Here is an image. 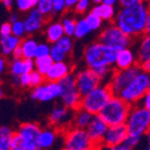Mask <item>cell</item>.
<instances>
[{"instance_id":"cell-1","label":"cell","mask_w":150,"mask_h":150,"mask_svg":"<svg viewBox=\"0 0 150 150\" xmlns=\"http://www.w3.org/2000/svg\"><path fill=\"white\" fill-rule=\"evenodd\" d=\"M149 14V3L144 0L129 6H121L113 22L132 39L139 38L147 32Z\"/></svg>"},{"instance_id":"cell-2","label":"cell","mask_w":150,"mask_h":150,"mask_svg":"<svg viewBox=\"0 0 150 150\" xmlns=\"http://www.w3.org/2000/svg\"><path fill=\"white\" fill-rule=\"evenodd\" d=\"M118 50L97 40L87 44L83 50V62L90 69L115 67Z\"/></svg>"},{"instance_id":"cell-3","label":"cell","mask_w":150,"mask_h":150,"mask_svg":"<svg viewBox=\"0 0 150 150\" xmlns=\"http://www.w3.org/2000/svg\"><path fill=\"white\" fill-rule=\"evenodd\" d=\"M131 106L119 96H112L99 115L107 123L108 126L125 124L130 113Z\"/></svg>"},{"instance_id":"cell-4","label":"cell","mask_w":150,"mask_h":150,"mask_svg":"<svg viewBox=\"0 0 150 150\" xmlns=\"http://www.w3.org/2000/svg\"><path fill=\"white\" fill-rule=\"evenodd\" d=\"M125 124L127 126L128 134L143 138L147 134L150 128V110L137 103L131 106Z\"/></svg>"},{"instance_id":"cell-5","label":"cell","mask_w":150,"mask_h":150,"mask_svg":"<svg viewBox=\"0 0 150 150\" xmlns=\"http://www.w3.org/2000/svg\"><path fill=\"white\" fill-rule=\"evenodd\" d=\"M113 96L112 91L110 89L107 83L100 84L99 86L93 89L87 95L82 97L81 107L91 112L93 115H99L103 107L107 104L108 101Z\"/></svg>"},{"instance_id":"cell-6","label":"cell","mask_w":150,"mask_h":150,"mask_svg":"<svg viewBox=\"0 0 150 150\" xmlns=\"http://www.w3.org/2000/svg\"><path fill=\"white\" fill-rule=\"evenodd\" d=\"M150 75L142 69L141 73L137 75V77L122 90L119 95L124 101L129 103L130 105H134L144 97L146 93L149 90Z\"/></svg>"},{"instance_id":"cell-7","label":"cell","mask_w":150,"mask_h":150,"mask_svg":"<svg viewBox=\"0 0 150 150\" xmlns=\"http://www.w3.org/2000/svg\"><path fill=\"white\" fill-rule=\"evenodd\" d=\"M63 149L65 150H90L95 149L87 130L84 128L69 126L63 132Z\"/></svg>"},{"instance_id":"cell-8","label":"cell","mask_w":150,"mask_h":150,"mask_svg":"<svg viewBox=\"0 0 150 150\" xmlns=\"http://www.w3.org/2000/svg\"><path fill=\"white\" fill-rule=\"evenodd\" d=\"M98 40L107 44L117 50L124 47H129L132 43V38L126 35L115 22H109L101 30Z\"/></svg>"},{"instance_id":"cell-9","label":"cell","mask_w":150,"mask_h":150,"mask_svg":"<svg viewBox=\"0 0 150 150\" xmlns=\"http://www.w3.org/2000/svg\"><path fill=\"white\" fill-rule=\"evenodd\" d=\"M61 85V101L62 104L68 107L71 110H77L81 107V102H82L83 96L80 93L78 89L77 82H76V76L74 73H70L62 80L59 81Z\"/></svg>"},{"instance_id":"cell-10","label":"cell","mask_w":150,"mask_h":150,"mask_svg":"<svg viewBox=\"0 0 150 150\" xmlns=\"http://www.w3.org/2000/svg\"><path fill=\"white\" fill-rule=\"evenodd\" d=\"M142 71L141 65L135 64L131 67L125 68V69H115L112 76L107 82L110 89L112 91L113 96H119L126 86H128L131 81L137 77L139 73Z\"/></svg>"},{"instance_id":"cell-11","label":"cell","mask_w":150,"mask_h":150,"mask_svg":"<svg viewBox=\"0 0 150 150\" xmlns=\"http://www.w3.org/2000/svg\"><path fill=\"white\" fill-rule=\"evenodd\" d=\"M61 93H62V89H61L60 83L45 80V82H43L42 84L33 88L30 98L38 102L46 103L60 98Z\"/></svg>"},{"instance_id":"cell-12","label":"cell","mask_w":150,"mask_h":150,"mask_svg":"<svg viewBox=\"0 0 150 150\" xmlns=\"http://www.w3.org/2000/svg\"><path fill=\"white\" fill-rule=\"evenodd\" d=\"M76 82H77L78 89L82 96L87 95L93 89H95L97 86L102 84L103 81L98 74L93 69L86 67L84 69L78 70L75 73Z\"/></svg>"},{"instance_id":"cell-13","label":"cell","mask_w":150,"mask_h":150,"mask_svg":"<svg viewBox=\"0 0 150 150\" xmlns=\"http://www.w3.org/2000/svg\"><path fill=\"white\" fill-rule=\"evenodd\" d=\"M41 127L39 124L34 122L22 123L19 125L15 132L17 133L24 143V150H37L38 137L40 134Z\"/></svg>"},{"instance_id":"cell-14","label":"cell","mask_w":150,"mask_h":150,"mask_svg":"<svg viewBox=\"0 0 150 150\" xmlns=\"http://www.w3.org/2000/svg\"><path fill=\"white\" fill-rule=\"evenodd\" d=\"M74 112V110L69 109L65 105H57L52 109L48 115V123L59 130L66 129L71 126Z\"/></svg>"},{"instance_id":"cell-15","label":"cell","mask_w":150,"mask_h":150,"mask_svg":"<svg viewBox=\"0 0 150 150\" xmlns=\"http://www.w3.org/2000/svg\"><path fill=\"white\" fill-rule=\"evenodd\" d=\"M108 127L109 126L107 125V123L103 120L100 115H93V121L90 122L86 130H87L90 140L93 141L95 149L103 148V142H104V138H105Z\"/></svg>"},{"instance_id":"cell-16","label":"cell","mask_w":150,"mask_h":150,"mask_svg":"<svg viewBox=\"0 0 150 150\" xmlns=\"http://www.w3.org/2000/svg\"><path fill=\"white\" fill-rule=\"evenodd\" d=\"M46 19L43 14H41L40 11L37 8H33L30 12H28L26 16L23 18V24H24L26 35L32 36L36 33L40 32L42 28L46 24Z\"/></svg>"},{"instance_id":"cell-17","label":"cell","mask_w":150,"mask_h":150,"mask_svg":"<svg viewBox=\"0 0 150 150\" xmlns=\"http://www.w3.org/2000/svg\"><path fill=\"white\" fill-rule=\"evenodd\" d=\"M128 135V130L126 124L109 126L104 138L103 147L108 149H113L115 146L122 144Z\"/></svg>"},{"instance_id":"cell-18","label":"cell","mask_w":150,"mask_h":150,"mask_svg":"<svg viewBox=\"0 0 150 150\" xmlns=\"http://www.w3.org/2000/svg\"><path fill=\"white\" fill-rule=\"evenodd\" d=\"M34 69H35V59L12 58L8 62V71L11 76H14V77H20L23 74L30 73Z\"/></svg>"},{"instance_id":"cell-19","label":"cell","mask_w":150,"mask_h":150,"mask_svg":"<svg viewBox=\"0 0 150 150\" xmlns=\"http://www.w3.org/2000/svg\"><path fill=\"white\" fill-rule=\"evenodd\" d=\"M70 73H73V66L68 61H61V62H54L50 66L46 75L45 79L47 81H55L59 82L65 78Z\"/></svg>"},{"instance_id":"cell-20","label":"cell","mask_w":150,"mask_h":150,"mask_svg":"<svg viewBox=\"0 0 150 150\" xmlns=\"http://www.w3.org/2000/svg\"><path fill=\"white\" fill-rule=\"evenodd\" d=\"M138 64V57L137 52L129 47H124L118 50L117 60H115V69H125Z\"/></svg>"},{"instance_id":"cell-21","label":"cell","mask_w":150,"mask_h":150,"mask_svg":"<svg viewBox=\"0 0 150 150\" xmlns=\"http://www.w3.org/2000/svg\"><path fill=\"white\" fill-rule=\"evenodd\" d=\"M58 128L50 125V127H46L44 129H41L40 134L38 137V148L39 149H50L57 142V139L59 138V131Z\"/></svg>"},{"instance_id":"cell-22","label":"cell","mask_w":150,"mask_h":150,"mask_svg":"<svg viewBox=\"0 0 150 150\" xmlns=\"http://www.w3.org/2000/svg\"><path fill=\"white\" fill-rule=\"evenodd\" d=\"M45 39L50 44L57 42L59 39L65 35L64 28H63L62 22L58 20H53L45 24Z\"/></svg>"},{"instance_id":"cell-23","label":"cell","mask_w":150,"mask_h":150,"mask_svg":"<svg viewBox=\"0 0 150 150\" xmlns=\"http://www.w3.org/2000/svg\"><path fill=\"white\" fill-rule=\"evenodd\" d=\"M137 57L139 64L150 60V32H146L144 35L141 36L137 47Z\"/></svg>"},{"instance_id":"cell-24","label":"cell","mask_w":150,"mask_h":150,"mask_svg":"<svg viewBox=\"0 0 150 150\" xmlns=\"http://www.w3.org/2000/svg\"><path fill=\"white\" fill-rule=\"evenodd\" d=\"M22 39L15 35H10L0 38V50L3 57H10L17 46L21 44Z\"/></svg>"},{"instance_id":"cell-25","label":"cell","mask_w":150,"mask_h":150,"mask_svg":"<svg viewBox=\"0 0 150 150\" xmlns=\"http://www.w3.org/2000/svg\"><path fill=\"white\" fill-rule=\"evenodd\" d=\"M93 13H96L97 15H99L102 18L104 22H113L115 20V17L117 15V12H115V5L107 4L105 2H100V3H96V5L91 8Z\"/></svg>"},{"instance_id":"cell-26","label":"cell","mask_w":150,"mask_h":150,"mask_svg":"<svg viewBox=\"0 0 150 150\" xmlns=\"http://www.w3.org/2000/svg\"><path fill=\"white\" fill-rule=\"evenodd\" d=\"M93 115H93V113L87 111V110L84 109V108L80 107L79 109L75 110V112H74L71 126L86 129V128L88 127V125L90 124V122L93 121Z\"/></svg>"},{"instance_id":"cell-27","label":"cell","mask_w":150,"mask_h":150,"mask_svg":"<svg viewBox=\"0 0 150 150\" xmlns=\"http://www.w3.org/2000/svg\"><path fill=\"white\" fill-rule=\"evenodd\" d=\"M38 44H39V42H37L33 37L22 38L20 46L22 48L23 57L28 58V59H35Z\"/></svg>"},{"instance_id":"cell-28","label":"cell","mask_w":150,"mask_h":150,"mask_svg":"<svg viewBox=\"0 0 150 150\" xmlns=\"http://www.w3.org/2000/svg\"><path fill=\"white\" fill-rule=\"evenodd\" d=\"M15 132L8 126H2L0 128V149L10 150L11 142Z\"/></svg>"},{"instance_id":"cell-29","label":"cell","mask_w":150,"mask_h":150,"mask_svg":"<svg viewBox=\"0 0 150 150\" xmlns=\"http://www.w3.org/2000/svg\"><path fill=\"white\" fill-rule=\"evenodd\" d=\"M91 32V28L88 25L85 17H81L77 19V25H76L75 36L74 37L77 39H83Z\"/></svg>"},{"instance_id":"cell-30","label":"cell","mask_w":150,"mask_h":150,"mask_svg":"<svg viewBox=\"0 0 150 150\" xmlns=\"http://www.w3.org/2000/svg\"><path fill=\"white\" fill-rule=\"evenodd\" d=\"M54 60L52 59L50 56H46V57H40V58H35V69H37L39 73L42 75H46L48 70H50V66L53 65Z\"/></svg>"},{"instance_id":"cell-31","label":"cell","mask_w":150,"mask_h":150,"mask_svg":"<svg viewBox=\"0 0 150 150\" xmlns=\"http://www.w3.org/2000/svg\"><path fill=\"white\" fill-rule=\"evenodd\" d=\"M85 19L87 21L88 25L91 28V32H96V30H100L103 28V23L104 20L100 17L99 15H97L96 13H93V11L86 13Z\"/></svg>"},{"instance_id":"cell-32","label":"cell","mask_w":150,"mask_h":150,"mask_svg":"<svg viewBox=\"0 0 150 150\" xmlns=\"http://www.w3.org/2000/svg\"><path fill=\"white\" fill-rule=\"evenodd\" d=\"M61 22H62L63 28H64L65 35L74 37L75 36L76 25H77V19L74 16L65 15L61 18Z\"/></svg>"},{"instance_id":"cell-33","label":"cell","mask_w":150,"mask_h":150,"mask_svg":"<svg viewBox=\"0 0 150 150\" xmlns=\"http://www.w3.org/2000/svg\"><path fill=\"white\" fill-rule=\"evenodd\" d=\"M54 44H55L58 48H60L62 52L68 54V55H70L71 52H73L74 41H73V37H70V36L64 35L61 39H59V40L56 43H54Z\"/></svg>"},{"instance_id":"cell-34","label":"cell","mask_w":150,"mask_h":150,"mask_svg":"<svg viewBox=\"0 0 150 150\" xmlns=\"http://www.w3.org/2000/svg\"><path fill=\"white\" fill-rule=\"evenodd\" d=\"M39 0H15V6L19 12L28 13L33 8H37Z\"/></svg>"},{"instance_id":"cell-35","label":"cell","mask_w":150,"mask_h":150,"mask_svg":"<svg viewBox=\"0 0 150 150\" xmlns=\"http://www.w3.org/2000/svg\"><path fill=\"white\" fill-rule=\"evenodd\" d=\"M53 2L54 0H39L37 8L46 18H53Z\"/></svg>"},{"instance_id":"cell-36","label":"cell","mask_w":150,"mask_h":150,"mask_svg":"<svg viewBox=\"0 0 150 150\" xmlns=\"http://www.w3.org/2000/svg\"><path fill=\"white\" fill-rule=\"evenodd\" d=\"M50 56L54 60V62H61V61H68V57L69 55L62 50L60 48H58L55 44H52V48H50Z\"/></svg>"},{"instance_id":"cell-37","label":"cell","mask_w":150,"mask_h":150,"mask_svg":"<svg viewBox=\"0 0 150 150\" xmlns=\"http://www.w3.org/2000/svg\"><path fill=\"white\" fill-rule=\"evenodd\" d=\"M30 87L34 88L36 86H39L40 84H42L43 82H45V76L42 75L41 73H39L37 69H34L33 71L30 73Z\"/></svg>"},{"instance_id":"cell-38","label":"cell","mask_w":150,"mask_h":150,"mask_svg":"<svg viewBox=\"0 0 150 150\" xmlns=\"http://www.w3.org/2000/svg\"><path fill=\"white\" fill-rule=\"evenodd\" d=\"M12 34L21 38V39L24 38V36L26 35V32H25L24 24H23L22 20H17L12 23Z\"/></svg>"},{"instance_id":"cell-39","label":"cell","mask_w":150,"mask_h":150,"mask_svg":"<svg viewBox=\"0 0 150 150\" xmlns=\"http://www.w3.org/2000/svg\"><path fill=\"white\" fill-rule=\"evenodd\" d=\"M91 1L90 0H79L76 5L74 6V12L78 15H84L86 14L90 6Z\"/></svg>"},{"instance_id":"cell-40","label":"cell","mask_w":150,"mask_h":150,"mask_svg":"<svg viewBox=\"0 0 150 150\" xmlns=\"http://www.w3.org/2000/svg\"><path fill=\"white\" fill-rule=\"evenodd\" d=\"M67 8L65 0H54L53 2V18L57 17L62 13H64Z\"/></svg>"},{"instance_id":"cell-41","label":"cell","mask_w":150,"mask_h":150,"mask_svg":"<svg viewBox=\"0 0 150 150\" xmlns=\"http://www.w3.org/2000/svg\"><path fill=\"white\" fill-rule=\"evenodd\" d=\"M50 42H40L38 44L37 52H36V58H40V57H46V56H50V48H52V45H50Z\"/></svg>"},{"instance_id":"cell-42","label":"cell","mask_w":150,"mask_h":150,"mask_svg":"<svg viewBox=\"0 0 150 150\" xmlns=\"http://www.w3.org/2000/svg\"><path fill=\"white\" fill-rule=\"evenodd\" d=\"M141 140H142V138H141V137L128 134L127 137H126L125 141H124L123 143H124V144L127 146L128 150H132L133 148H135L137 146L139 145V144H140Z\"/></svg>"},{"instance_id":"cell-43","label":"cell","mask_w":150,"mask_h":150,"mask_svg":"<svg viewBox=\"0 0 150 150\" xmlns=\"http://www.w3.org/2000/svg\"><path fill=\"white\" fill-rule=\"evenodd\" d=\"M11 150H24V143L16 132L11 142Z\"/></svg>"},{"instance_id":"cell-44","label":"cell","mask_w":150,"mask_h":150,"mask_svg":"<svg viewBox=\"0 0 150 150\" xmlns=\"http://www.w3.org/2000/svg\"><path fill=\"white\" fill-rule=\"evenodd\" d=\"M10 35H12V23L10 21H5L0 28V37H6Z\"/></svg>"},{"instance_id":"cell-45","label":"cell","mask_w":150,"mask_h":150,"mask_svg":"<svg viewBox=\"0 0 150 150\" xmlns=\"http://www.w3.org/2000/svg\"><path fill=\"white\" fill-rule=\"evenodd\" d=\"M19 83H20V87H30V73L21 75L19 77Z\"/></svg>"},{"instance_id":"cell-46","label":"cell","mask_w":150,"mask_h":150,"mask_svg":"<svg viewBox=\"0 0 150 150\" xmlns=\"http://www.w3.org/2000/svg\"><path fill=\"white\" fill-rule=\"evenodd\" d=\"M139 104L142 105L143 107H145L150 110V90H148L147 93L144 95V97L139 101Z\"/></svg>"},{"instance_id":"cell-47","label":"cell","mask_w":150,"mask_h":150,"mask_svg":"<svg viewBox=\"0 0 150 150\" xmlns=\"http://www.w3.org/2000/svg\"><path fill=\"white\" fill-rule=\"evenodd\" d=\"M144 0H120L119 1V4L121 6H129V5H133L137 4L139 2H142Z\"/></svg>"},{"instance_id":"cell-48","label":"cell","mask_w":150,"mask_h":150,"mask_svg":"<svg viewBox=\"0 0 150 150\" xmlns=\"http://www.w3.org/2000/svg\"><path fill=\"white\" fill-rule=\"evenodd\" d=\"M12 58H15V59H21V58H24L23 57V52H22V48L21 46H17V47L14 50L12 54Z\"/></svg>"},{"instance_id":"cell-49","label":"cell","mask_w":150,"mask_h":150,"mask_svg":"<svg viewBox=\"0 0 150 150\" xmlns=\"http://www.w3.org/2000/svg\"><path fill=\"white\" fill-rule=\"evenodd\" d=\"M1 2L6 10H12L14 4H15V0H1Z\"/></svg>"},{"instance_id":"cell-50","label":"cell","mask_w":150,"mask_h":150,"mask_svg":"<svg viewBox=\"0 0 150 150\" xmlns=\"http://www.w3.org/2000/svg\"><path fill=\"white\" fill-rule=\"evenodd\" d=\"M8 65V63L5 61V59H4V57L2 56V58L0 59V73L2 74V73H4V70H5V67Z\"/></svg>"},{"instance_id":"cell-51","label":"cell","mask_w":150,"mask_h":150,"mask_svg":"<svg viewBox=\"0 0 150 150\" xmlns=\"http://www.w3.org/2000/svg\"><path fill=\"white\" fill-rule=\"evenodd\" d=\"M141 65V67H142V69L144 70V71H146L147 74H149L150 75V60L146 61V62L142 63Z\"/></svg>"},{"instance_id":"cell-52","label":"cell","mask_w":150,"mask_h":150,"mask_svg":"<svg viewBox=\"0 0 150 150\" xmlns=\"http://www.w3.org/2000/svg\"><path fill=\"white\" fill-rule=\"evenodd\" d=\"M78 1L79 0H65L66 5H67V8H74V6H75Z\"/></svg>"},{"instance_id":"cell-53","label":"cell","mask_w":150,"mask_h":150,"mask_svg":"<svg viewBox=\"0 0 150 150\" xmlns=\"http://www.w3.org/2000/svg\"><path fill=\"white\" fill-rule=\"evenodd\" d=\"M19 20V17H18L17 14H15V13H12L10 15V17H8V21H10L11 23L15 22V21Z\"/></svg>"},{"instance_id":"cell-54","label":"cell","mask_w":150,"mask_h":150,"mask_svg":"<svg viewBox=\"0 0 150 150\" xmlns=\"http://www.w3.org/2000/svg\"><path fill=\"white\" fill-rule=\"evenodd\" d=\"M120 0H103V2L107 3V4H111V5H115L117 3H119Z\"/></svg>"},{"instance_id":"cell-55","label":"cell","mask_w":150,"mask_h":150,"mask_svg":"<svg viewBox=\"0 0 150 150\" xmlns=\"http://www.w3.org/2000/svg\"><path fill=\"white\" fill-rule=\"evenodd\" d=\"M149 8H150V2H149ZM147 32H150V14H149V18H148V24H147Z\"/></svg>"},{"instance_id":"cell-56","label":"cell","mask_w":150,"mask_h":150,"mask_svg":"<svg viewBox=\"0 0 150 150\" xmlns=\"http://www.w3.org/2000/svg\"><path fill=\"white\" fill-rule=\"evenodd\" d=\"M146 138H147V141H148V144L150 143V128H149V130H148V132H147V134H146Z\"/></svg>"},{"instance_id":"cell-57","label":"cell","mask_w":150,"mask_h":150,"mask_svg":"<svg viewBox=\"0 0 150 150\" xmlns=\"http://www.w3.org/2000/svg\"><path fill=\"white\" fill-rule=\"evenodd\" d=\"M148 149L150 150V143H149V146H148Z\"/></svg>"},{"instance_id":"cell-58","label":"cell","mask_w":150,"mask_h":150,"mask_svg":"<svg viewBox=\"0 0 150 150\" xmlns=\"http://www.w3.org/2000/svg\"><path fill=\"white\" fill-rule=\"evenodd\" d=\"M149 90H150V82H149Z\"/></svg>"}]
</instances>
